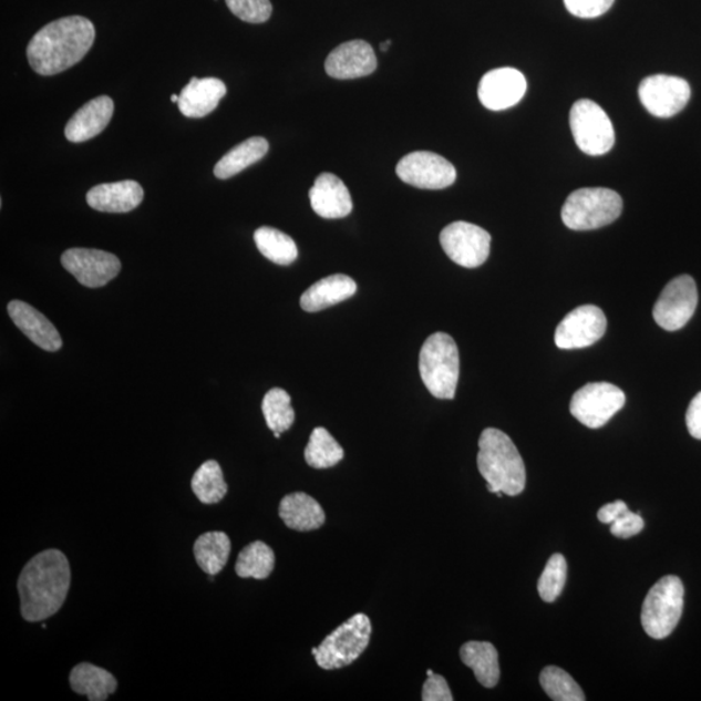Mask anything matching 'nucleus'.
<instances>
[{"label": "nucleus", "instance_id": "f257e3e1", "mask_svg": "<svg viewBox=\"0 0 701 701\" xmlns=\"http://www.w3.org/2000/svg\"><path fill=\"white\" fill-rule=\"evenodd\" d=\"M71 587V567L59 549L33 557L19 577L21 615L28 622H41L59 612Z\"/></svg>", "mask_w": 701, "mask_h": 701}, {"label": "nucleus", "instance_id": "f03ea898", "mask_svg": "<svg viewBox=\"0 0 701 701\" xmlns=\"http://www.w3.org/2000/svg\"><path fill=\"white\" fill-rule=\"evenodd\" d=\"M95 28L82 17H70L50 22L29 42L27 56L33 71L54 75L81 62L93 48Z\"/></svg>", "mask_w": 701, "mask_h": 701}, {"label": "nucleus", "instance_id": "7ed1b4c3", "mask_svg": "<svg viewBox=\"0 0 701 701\" xmlns=\"http://www.w3.org/2000/svg\"><path fill=\"white\" fill-rule=\"evenodd\" d=\"M478 471L489 493L517 496L526 485L525 463L514 441L499 429L487 427L480 436Z\"/></svg>", "mask_w": 701, "mask_h": 701}, {"label": "nucleus", "instance_id": "20e7f679", "mask_svg": "<svg viewBox=\"0 0 701 701\" xmlns=\"http://www.w3.org/2000/svg\"><path fill=\"white\" fill-rule=\"evenodd\" d=\"M419 367L429 393L446 401L455 398L460 358L454 338L442 331L429 337L420 351Z\"/></svg>", "mask_w": 701, "mask_h": 701}, {"label": "nucleus", "instance_id": "39448f33", "mask_svg": "<svg viewBox=\"0 0 701 701\" xmlns=\"http://www.w3.org/2000/svg\"><path fill=\"white\" fill-rule=\"evenodd\" d=\"M622 207L620 195L610 188H579L564 203L561 218L571 230H595L615 223Z\"/></svg>", "mask_w": 701, "mask_h": 701}, {"label": "nucleus", "instance_id": "423d86ee", "mask_svg": "<svg viewBox=\"0 0 701 701\" xmlns=\"http://www.w3.org/2000/svg\"><path fill=\"white\" fill-rule=\"evenodd\" d=\"M371 636V620L364 614H357L331 632L319 647L312 648L316 662L326 670L349 667L364 653Z\"/></svg>", "mask_w": 701, "mask_h": 701}, {"label": "nucleus", "instance_id": "0eeeda50", "mask_svg": "<svg viewBox=\"0 0 701 701\" xmlns=\"http://www.w3.org/2000/svg\"><path fill=\"white\" fill-rule=\"evenodd\" d=\"M684 606V587L677 576H667L656 584L642 607V627L653 639H666L680 622Z\"/></svg>", "mask_w": 701, "mask_h": 701}, {"label": "nucleus", "instance_id": "6e6552de", "mask_svg": "<svg viewBox=\"0 0 701 701\" xmlns=\"http://www.w3.org/2000/svg\"><path fill=\"white\" fill-rule=\"evenodd\" d=\"M569 124L578 148L587 155H605L615 146L612 122L607 112L590 100L573 104Z\"/></svg>", "mask_w": 701, "mask_h": 701}, {"label": "nucleus", "instance_id": "1a4fd4ad", "mask_svg": "<svg viewBox=\"0 0 701 701\" xmlns=\"http://www.w3.org/2000/svg\"><path fill=\"white\" fill-rule=\"evenodd\" d=\"M625 402L627 396L615 384L594 382L586 384L573 395L569 410L580 424L599 429L623 409Z\"/></svg>", "mask_w": 701, "mask_h": 701}, {"label": "nucleus", "instance_id": "9d476101", "mask_svg": "<svg viewBox=\"0 0 701 701\" xmlns=\"http://www.w3.org/2000/svg\"><path fill=\"white\" fill-rule=\"evenodd\" d=\"M698 301L695 280L688 275L678 276L661 291L653 307V319L667 331L680 330L692 319Z\"/></svg>", "mask_w": 701, "mask_h": 701}, {"label": "nucleus", "instance_id": "9b49d317", "mask_svg": "<svg viewBox=\"0 0 701 701\" xmlns=\"http://www.w3.org/2000/svg\"><path fill=\"white\" fill-rule=\"evenodd\" d=\"M441 245L449 258L464 268H478L489 255L492 236L480 226L456 221L441 233Z\"/></svg>", "mask_w": 701, "mask_h": 701}, {"label": "nucleus", "instance_id": "f8f14e48", "mask_svg": "<svg viewBox=\"0 0 701 701\" xmlns=\"http://www.w3.org/2000/svg\"><path fill=\"white\" fill-rule=\"evenodd\" d=\"M639 97L651 115L669 118L688 105L691 87L688 81L676 75L654 74L640 82Z\"/></svg>", "mask_w": 701, "mask_h": 701}, {"label": "nucleus", "instance_id": "ddd939ff", "mask_svg": "<svg viewBox=\"0 0 701 701\" xmlns=\"http://www.w3.org/2000/svg\"><path fill=\"white\" fill-rule=\"evenodd\" d=\"M396 175L403 183L425 190H442L456 181L454 165L429 151H416L404 156L396 165Z\"/></svg>", "mask_w": 701, "mask_h": 701}, {"label": "nucleus", "instance_id": "4468645a", "mask_svg": "<svg viewBox=\"0 0 701 701\" xmlns=\"http://www.w3.org/2000/svg\"><path fill=\"white\" fill-rule=\"evenodd\" d=\"M607 318L597 306H583L565 316L555 331V343L561 350L586 349L605 337Z\"/></svg>", "mask_w": 701, "mask_h": 701}, {"label": "nucleus", "instance_id": "2eb2a0df", "mask_svg": "<svg viewBox=\"0 0 701 701\" xmlns=\"http://www.w3.org/2000/svg\"><path fill=\"white\" fill-rule=\"evenodd\" d=\"M65 270L90 289L103 288L122 270L115 255L93 248H71L62 256Z\"/></svg>", "mask_w": 701, "mask_h": 701}, {"label": "nucleus", "instance_id": "dca6fc26", "mask_svg": "<svg viewBox=\"0 0 701 701\" xmlns=\"http://www.w3.org/2000/svg\"><path fill=\"white\" fill-rule=\"evenodd\" d=\"M525 75L515 68H497L482 78L478 97L487 110L503 111L522 102L526 94Z\"/></svg>", "mask_w": 701, "mask_h": 701}, {"label": "nucleus", "instance_id": "f3484780", "mask_svg": "<svg viewBox=\"0 0 701 701\" xmlns=\"http://www.w3.org/2000/svg\"><path fill=\"white\" fill-rule=\"evenodd\" d=\"M377 68L374 50L365 41H350L330 52L326 71L337 80H353L372 74Z\"/></svg>", "mask_w": 701, "mask_h": 701}, {"label": "nucleus", "instance_id": "a211bd4d", "mask_svg": "<svg viewBox=\"0 0 701 701\" xmlns=\"http://www.w3.org/2000/svg\"><path fill=\"white\" fill-rule=\"evenodd\" d=\"M9 315L14 326L42 350L55 352L62 349L63 341L58 329L34 307L25 301L12 300Z\"/></svg>", "mask_w": 701, "mask_h": 701}, {"label": "nucleus", "instance_id": "6ab92c4d", "mask_svg": "<svg viewBox=\"0 0 701 701\" xmlns=\"http://www.w3.org/2000/svg\"><path fill=\"white\" fill-rule=\"evenodd\" d=\"M309 200L316 214L322 218H343L352 213L349 188L333 173H322L309 190Z\"/></svg>", "mask_w": 701, "mask_h": 701}, {"label": "nucleus", "instance_id": "aec40b11", "mask_svg": "<svg viewBox=\"0 0 701 701\" xmlns=\"http://www.w3.org/2000/svg\"><path fill=\"white\" fill-rule=\"evenodd\" d=\"M115 111L110 96H97L74 113L65 126V137L73 143L86 142L109 126Z\"/></svg>", "mask_w": 701, "mask_h": 701}, {"label": "nucleus", "instance_id": "412c9836", "mask_svg": "<svg viewBox=\"0 0 701 701\" xmlns=\"http://www.w3.org/2000/svg\"><path fill=\"white\" fill-rule=\"evenodd\" d=\"M143 195L145 193L137 181L126 179L93 187L86 200L90 207L100 213L126 214L141 205Z\"/></svg>", "mask_w": 701, "mask_h": 701}, {"label": "nucleus", "instance_id": "4be33fe9", "mask_svg": "<svg viewBox=\"0 0 701 701\" xmlns=\"http://www.w3.org/2000/svg\"><path fill=\"white\" fill-rule=\"evenodd\" d=\"M226 95V86L221 80L193 78L179 94L178 109L184 116L200 118L217 109Z\"/></svg>", "mask_w": 701, "mask_h": 701}, {"label": "nucleus", "instance_id": "5701e85b", "mask_svg": "<svg viewBox=\"0 0 701 701\" xmlns=\"http://www.w3.org/2000/svg\"><path fill=\"white\" fill-rule=\"evenodd\" d=\"M358 285L351 277L333 275L313 284L300 298V307L306 312H319L352 298Z\"/></svg>", "mask_w": 701, "mask_h": 701}, {"label": "nucleus", "instance_id": "b1692460", "mask_svg": "<svg viewBox=\"0 0 701 701\" xmlns=\"http://www.w3.org/2000/svg\"><path fill=\"white\" fill-rule=\"evenodd\" d=\"M278 514L286 526L297 532L318 530L327 518L319 502L306 493L286 495Z\"/></svg>", "mask_w": 701, "mask_h": 701}, {"label": "nucleus", "instance_id": "393cba45", "mask_svg": "<svg viewBox=\"0 0 701 701\" xmlns=\"http://www.w3.org/2000/svg\"><path fill=\"white\" fill-rule=\"evenodd\" d=\"M460 659L473 670L477 681L486 689H493L501 680L499 653L488 642H466L460 648Z\"/></svg>", "mask_w": 701, "mask_h": 701}, {"label": "nucleus", "instance_id": "a878e982", "mask_svg": "<svg viewBox=\"0 0 701 701\" xmlns=\"http://www.w3.org/2000/svg\"><path fill=\"white\" fill-rule=\"evenodd\" d=\"M70 683L74 692L90 701L107 700L117 690L116 678L90 662H81L72 669Z\"/></svg>", "mask_w": 701, "mask_h": 701}, {"label": "nucleus", "instance_id": "bb28decb", "mask_svg": "<svg viewBox=\"0 0 701 701\" xmlns=\"http://www.w3.org/2000/svg\"><path fill=\"white\" fill-rule=\"evenodd\" d=\"M269 143L262 137H252L231 148L220 162L216 164L215 176L228 179L258 163L268 154Z\"/></svg>", "mask_w": 701, "mask_h": 701}, {"label": "nucleus", "instance_id": "cd10ccee", "mask_svg": "<svg viewBox=\"0 0 701 701\" xmlns=\"http://www.w3.org/2000/svg\"><path fill=\"white\" fill-rule=\"evenodd\" d=\"M231 543L223 532H208L195 540V559L203 571L208 576H216L229 560Z\"/></svg>", "mask_w": 701, "mask_h": 701}, {"label": "nucleus", "instance_id": "c85d7f7f", "mask_svg": "<svg viewBox=\"0 0 701 701\" xmlns=\"http://www.w3.org/2000/svg\"><path fill=\"white\" fill-rule=\"evenodd\" d=\"M255 244L264 258L278 266H290L298 259V247L293 239L280 230L262 226L255 231Z\"/></svg>", "mask_w": 701, "mask_h": 701}, {"label": "nucleus", "instance_id": "c756f323", "mask_svg": "<svg viewBox=\"0 0 701 701\" xmlns=\"http://www.w3.org/2000/svg\"><path fill=\"white\" fill-rule=\"evenodd\" d=\"M276 565V556L266 543L255 540L240 551L236 573L240 578L267 579Z\"/></svg>", "mask_w": 701, "mask_h": 701}, {"label": "nucleus", "instance_id": "7c9ffc66", "mask_svg": "<svg viewBox=\"0 0 701 701\" xmlns=\"http://www.w3.org/2000/svg\"><path fill=\"white\" fill-rule=\"evenodd\" d=\"M344 451L326 427H316L305 451V458L315 470H328L341 463Z\"/></svg>", "mask_w": 701, "mask_h": 701}, {"label": "nucleus", "instance_id": "2f4dec72", "mask_svg": "<svg viewBox=\"0 0 701 701\" xmlns=\"http://www.w3.org/2000/svg\"><path fill=\"white\" fill-rule=\"evenodd\" d=\"M192 488L203 504L220 503L228 494L220 464L215 460L202 464L193 476Z\"/></svg>", "mask_w": 701, "mask_h": 701}, {"label": "nucleus", "instance_id": "473e14b6", "mask_svg": "<svg viewBox=\"0 0 701 701\" xmlns=\"http://www.w3.org/2000/svg\"><path fill=\"white\" fill-rule=\"evenodd\" d=\"M267 425L274 433L289 431L296 421V412L291 406V398L282 389H271L262 399L261 405Z\"/></svg>", "mask_w": 701, "mask_h": 701}, {"label": "nucleus", "instance_id": "72a5a7b5", "mask_svg": "<svg viewBox=\"0 0 701 701\" xmlns=\"http://www.w3.org/2000/svg\"><path fill=\"white\" fill-rule=\"evenodd\" d=\"M539 681L543 690L555 701H585L579 684L561 668L549 666L542 670Z\"/></svg>", "mask_w": 701, "mask_h": 701}, {"label": "nucleus", "instance_id": "f704fd0d", "mask_svg": "<svg viewBox=\"0 0 701 701\" xmlns=\"http://www.w3.org/2000/svg\"><path fill=\"white\" fill-rule=\"evenodd\" d=\"M568 565L561 554L549 557L545 570L538 580V592L542 600L554 602L560 597L567 583Z\"/></svg>", "mask_w": 701, "mask_h": 701}, {"label": "nucleus", "instance_id": "c9c22d12", "mask_svg": "<svg viewBox=\"0 0 701 701\" xmlns=\"http://www.w3.org/2000/svg\"><path fill=\"white\" fill-rule=\"evenodd\" d=\"M226 4L238 19L250 24L268 21L274 10L270 0H226Z\"/></svg>", "mask_w": 701, "mask_h": 701}, {"label": "nucleus", "instance_id": "e433bc0d", "mask_svg": "<svg viewBox=\"0 0 701 701\" xmlns=\"http://www.w3.org/2000/svg\"><path fill=\"white\" fill-rule=\"evenodd\" d=\"M564 3L573 17L595 19L608 12L615 0H564Z\"/></svg>", "mask_w": 701, "mask_h": 701}, {"label": "nucleus", "instance_id": "4c0bfd02", "mask_svg": "<svg viewBox=\"0 0 701 701\" xmlns=\"http://www.w3.org/2000/svg\"><path fill=\"white\" fill-rule=\"evenodd\" d=\"M427 680L422 689V700L424 701H452V692L446 680L440 674L433 673V670L429 669Z\"/></svg>", "mask_w": 701, "mask_h": 701}, {"label": "nucleus", "instance_id": "58836bf2", "mask_svg": "<svg viewBox=\"0 0 701 701\" xmlns=\"http://www.w3.org/2000/svg\"><path fill=\"white\" fill-rule=\"evenodd\" d=\"M643 529V518L640 517L639 514H632L630 511L625 512L615 523L610 524V533H612L616 538L628 539L635 537V535Z\"/></svg>", "mask_w": 701, "mask_h": 701}, {"label": "nucleus", "instance_id": "ea45409f", "mask_svg": "<svg viewBox=\"0 0 701 701\" xmlns=\"http://www.w3.org/2000/svg\"><path fill=\"white\" fill-rule=\"evenodd\" d=\"M685 424L693 439L701 441V391L692 399L688 413H685Z\"/></svg>", "mask_w": 701, "mask_h": 701}, {"label": "nucleus", "instance_id": "a19ab883", "mask_svg": "<svg viewBox=\"0 0 701 701\" xmlns=\"http://www.w3.org/2000/svg\"><path fill=\"white\" fill-rule=\"evenodd\" d=\"M628 511L629 508L627 503L622 501H616L614 503L602 505V507L598 512V518L600 523L610 525L615 523L618 517L622 516L625 512Z\"/></svg>", "mask_w": 701, "mask_h": 701}, {"label": "nucleus", "instance_id": "79ce46f5", "mask_svg": "<svg viewBox=\"0 0 701 701\" xmlns=\"http://www.w3.org/2000/svg\"><path fill=\"white\" fill-rule=\"evenodd\" d=\"M391 43H393V42H391L390 40L384 42V43H382L381 44V51L386 52L389 50V48L391 47Z\"/></svg>", "mask_w": 701, "mask_h": 701}, {"label": "nucleus", "instance_id": "37998d69", "mask_svg": "<svg viewBox=\"0 0 701 701\" xmlns=\"http://www.w3.org/2000/svg\"><path fill=\"white\" fill-rule=\"evenodd\" d=\"M171 100L173 103H178L179 95H172Z\"/></svg>", "mask_w": 701, "mask_h": 701}]
</instances>
